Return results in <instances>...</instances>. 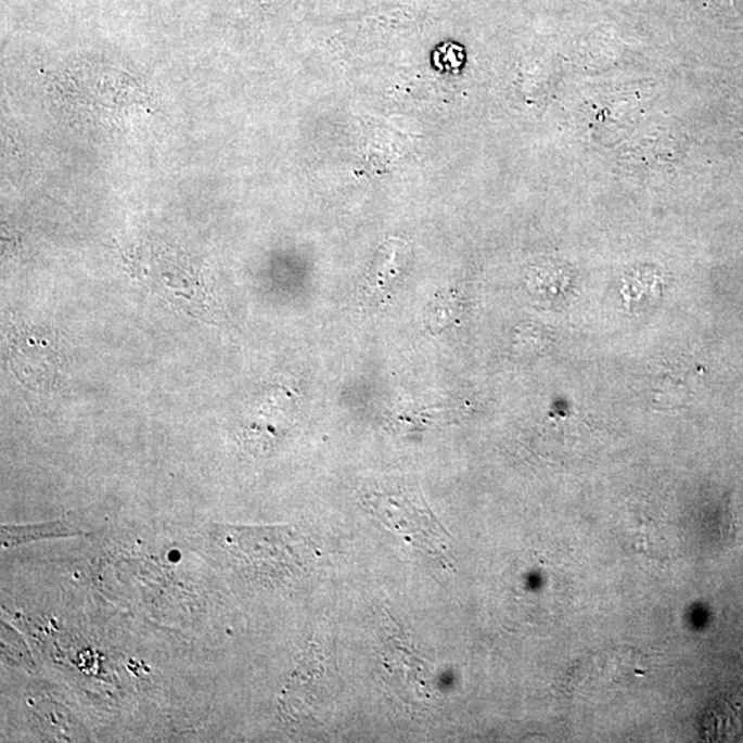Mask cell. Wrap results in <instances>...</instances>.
Here are the masks:
<instances>
[{
	"label": "cell",
	"mask_w": 743,
	"mask_h": 743,
	"mask_svg": "<svg viewBox=\"0 0 743 743\" xmlns=\"http://www.w3.org/2000/svg\"><path fill=\"white\" fill-rule=\"evenodd\" d=\"M9 348L10 366L25 387L43 392L53 386L60 358L49 332L33 326H12L9 332Z\"/></svg>",
	"instance_id": "2"
},
{
	"label": "cell",
	"mask_w": 743,
	"mask_h": 743,
	"mask_svg": "<svg viewBox=\"0 0 743 743\" xmlns=\"http://www.w3.org/2000/svg\"><path fill=\"white\" fill-rule=\"evenodd\" d=\"M367 507L387 529L450 567L449 533L428 509L420 491L398 489L372 494L367 499Z\"/></svg>",
	"instance_id": "1"
},
{
	"label": "cell",
	"mask_w": 743,
	"mask_h": 743,
	"mask_svg": "<svg viewBox=\"0 0 743 743\" xmlns=\"http://www.w3.org/2000/svg\"><path fill=\"white\" fill-rule=\"evenodd\" d=\"M693 373L683 361L659 366L650 381L653 403L659 408H680L693 388Z\"/></svg>",
	"instance_id": "3"
},
{
	"label": "cell",
	"mask_w": 743,
	"mask_h": 743,
	"mask_svg": "<svg viewBox=\"0 0 743 743\" xmlns=\"http://www.w3.org/2000/svg\"><path fill=\"white\" fill-rule=\"evenodd\" d=\"M3 545L4 547H10L14 545H20L22 541H28V538H42V537H68L72 535H78V533L69 530V527L63 524H50L43 526H30V527H3Z\"/></svg>",
	"instance_id": "6"
},
{
	"label": "cell",
	"mask_w": 743,
	"mask_h": 743,
	"mask_svg": "<svg viewBox=\"0 0 743 743\" xmlns=\"http://www.w3.org/2000/svg\"><path fill=\"white\" fill-rule=\"evenodd\" d=\"M463 316V300L459 292L446 290L435 294L424 312V324L433 335H440L458 325Z\"/></svg>",
	"instance_id": "4"
},
{
	"label": "cell",
	"mask_w": 743,
	"mask_h": 743,
	"mask_svg": "<svg viewBox=\"0 0 743 743\" xmlns=\"http://www.w3.org/2000/svg\"><path fill=\"white\" fill-rule=\"evenodd\" d=\"M394 249H389V254L384 258L381 255V259L377 260L375 266H373L371 273L368 276L366 292L367 299L373 302V304H381L386 299L392 291L399 273V265L397 264V254L393 253Z\"/></svg>",
	"instance_id": "5"
}]
</instances>
